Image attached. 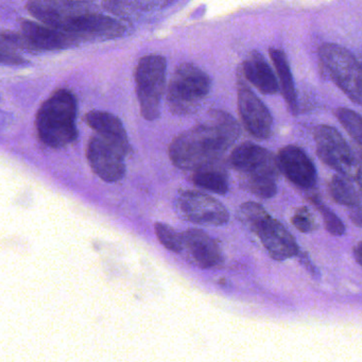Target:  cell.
Instances as JSON below:
<instances>
[{
    "label": "cell",
    "mask_w": 362,
    "mask_h": 362,
    "mask_svg": "<svg viewBox=\"0 0 362 362\" xmlns=\"http://www.w3.org/2000/svg\"><path fill=\"white\" fill-rule=\"evenodd\" d=\"M356 144H357L358 152H359L360 156H361L362 158V141Z\"/></svg>",
    "instance_id": "obj_32"
},
{
    "label": "cell",
    "mask_w": 362,
    "mask_h": 362,
    "mask_svg": "<svg viewBox=\"0 0 362 362\" xmlns=\"http://www.w3.org/2000/svg\"><path fill=\"white\" fill-rule=\"evenodd\" d=\"M313 137L317 156L326 166L347 179H358L362 173L361 164L338 130L322 124L315 129Z\"/></svg>",
    "instance_id": "obj_7"
},
{
    "label": "cell",
    "mask_w": 362,
    "mask_h": 362,
    "mask_svg": "<svg viewBox=\"0 0 362 362\" xmlns=\"http://www.w3.org/2000/svg\"><path fill=\"white\" fill-rule=\"evenodd\" d=\"M356 182H357L358 186H359L360 192H361L362 194V173L361 175L358 177V179L356 180Z\"/></svg>",
    "instance_id": "obj_31"
},
{
    "label": "cell",
    "mask_w": 362,
    "mask_h": 362,
    "mask_svg": "<svg viewBox=\"0 0 362 362\" xmlns=\"http://www.w3.org/2000/svg\"><path fill=\"white\" fill-rule=\"evenodd\" d=\"M211 90V78L200 67L184 63L175 69L168 86L167 103L177 115H187L198 109Z\"/></svg>",
    "instance_id": "obj_4"
},
{
    "label": "cell",
    "mask_w": 362,
    "mask_h": 362,
    "mask_svg": "<svg viewBox=\"0 0 362 362\" xmlns=\"http://www.w3.org/2000/svg\"><path fill=\"white\" fill-rule=\"evenodd\" d=\"M339 122L356 143L362 141V117L353 110L339 107L336 111Z\"/></svg>",
    "instance_id": "obj_24"
},
{
    "label": "cell",
    "mask_w": 362,
    "mask_h": 362,
    "mask_svg": "<svg viewBox=\"0 0 362 362\" xmlns=\"http://www.w3.org/2000/svg\"><path fill=\"white\" fill-rule=\"evenodd\" d=\"M320 58L336 86L358 105H362V65L346 48L337 44L320 47Z\"/></svg>",
    "instance_id": "obj_6"
},
{
    "label": "cell",
    "mask_w": 362,
    "mask_h": 362,
    "mask_svg": "<svg viewBox=\"0 0 362 362\" xmlns=\"http://www.w3.org/2000/svg\"><path fill=\"white\" fill-rule=\"evenodd\" d=\"M291 222L296 230H300V233H305V234L313 232L317 228L313 214L305 206L296 209V213L292 216Z\"/></svg>",
    "instance_id": "obj_26"
},
{
    "label": "cell",
    "mask_w": 362,
    "mask_h": 362,
    "mask_svg": "<svg viewBox=\"0 0 362 362\" xmlns=\"http://www.w3.org/2000/svg\"><path fill=\"white\" fill-rule=\"evenodd\" d=\"M166 59L149 54L139 60L135 71L137 98L141 116L146 120L158 119L166 83Z\"/></svg>",
    "instance_id": "obj_5"
},
{
    "label": "cell",
    "mask_w": 362,
    "mask_h": 362,
    "mask_svg": "<svg viewBox=\"0 0 362 362\" xmlns=\"http://www.w3.org/2000/svg\"><path fill=\"white\" fill-rule=\"evenodd\" d=\"M300 257V264L306 268V270H308V272L310 273L313 276L317 277L319 275L317 273V269L313 266V262L309 259L308 255L306 253H302V252H298V255Z\"/></svg>",
    "instance_id": "obj_29"
},
{
    "label": "cell",
    "mask_w": 362,
    "mask_h": 362,
    "mask_svg": "<svg viewBox=\"0 0 362 362\" xmlns=\"http://www.w3.org/2000/svg\"><path fill=\"white\" fill-rule=\"evenodd\" d=\"M360 63H361V65H362V61H360Z\"/></svg>",
    "instance_id": "obj_33"
},
{
    "label": "cell",
    "mask_w": 362,
    "mask_h": 362,
    "mask_svg": "<svg viewBox=\"0 0 362 362\" xmlns=\"http://www.w3.org/2000/svg\"><path fill=\"white\" fill-rule=\"evenodd\" d=\"M184 257L201 269H214L224 262L223 253L219 243L204 230L190 228L182 233Z\"/></svg>",
    "instance_id": "obj_12"
},
{
    "label": "cell",
    "mask_w": 362,
    "mask_h": 362,
    "mask_svg": "<svg viewBox=\"0 0 362 362\" xmlns=\"http://www.w3.org/2000/svg\"><path fill=\"white\" fill-rule=\"evenodd\" d=\"M240 135L236 120L223 111H211L200 124L175 137L169 147L171 162L196 171L217 164Z\"/></svg>",
    "instance_id": "obj_1"
},
{
    "label": "cell",
    "mask_w": 362,
    "mask_h": 362,
    "mask_svg": "<svg viewBox=\"0 0 362 362\" xmlns=\"http://www.w3.org/2000/svg\"><path fill=\"white\" fill-rule=\"evenodd\" d=\"M126 151L113 141L97 134L88 141L86 156L93 171L103 181L114 183L126 175Z\"/></svg>",
    "instance_id": "obj_9"
},
{
    "label": "cell",
    "mask_w": 362,
    "mask_h": 362,
    "mask_svg": "<svg viewBox=\"0 0 362 362\" xmlns=\"http://www.w3.org/2000/svg\"><path fill=\"white\" fill-rule=\"evenodd\" d=\"M264 249L272 259L284 262L298 255V243L291 233L277 220L271 218L257 233Z\"/></svg>",
    "instance_id": "obj_15"
},
{
    "label": "cell",
    "mask_w": 362,
    "mask_h": 362,
    "mask_svg": "<svg viewBox=\"0 0 362 362\" xmlns=\"http://www.w3.org/2000/svg\"><path fill=\"white\" fill-rule=\"evenodd\" d=\"M23 35L30 45L31 50H62L79 43L76 37L47 25H40L31 21L21 24Z\"/></svg>",
    "instance_id": "obj_16"
},
{
    "label": "cell",
    "mask_w": 362,
    "mask_h": 362,
    "mask_svg": "<svg viewBox=\"0 0 362 362\" xmlns=\"http://www.w3.org/2000/svg\"><path fill=\"white\" fill-rule=\"evenodd\" d=\"M353 255L356 262L362 267V241H359V243L354 247Z\"/></svg>",
    "instance_id": "obj_30"
},
{
    "label": "cell",
    "mask_w": 362,
    "mask_h": 362,
    "mask_svg": "<svg viewBox=\"0 0 362 362\" xmlns=\"http://www.w3.org/2000/svg\"><path fill=\"white\" fill-rule=\"evenodd\" d=\"M27 9L44 25L61 31L76 16L90 10L88 4L77 0H29Z\"/></svg>",
    "instance_id": "obj_11"
},
{
    "label": "cell",
    "mask_w": 362,
    "mask_h": 362,
    "mask_svg": "<svg viewBox=\"0 0 362 362\" xmlns=\"http://www.w3.org/2000/svg\"><path fill=\"white\" fill-rule=\"evenodd\" d=\"M78 41H107L122 37L126 29L117 21L95 12H83L76 16L64 30Z\"/></svg>",
    "instance_id": "obj_10"
},
{
    "label": "cell",
    "mask_w": 362,
    "mask_h": 362,
    "mask_svg": "<svg viewBox=\"0 0 362 362\" xmlns=\"http://www.w3.org/2000/svg\"><path fill=\"white\" fill-rule=\"evenodd\" d=\"M237 217L245 228L255 235L272 218L264 206L256 202L241 204L237 211Z\"/></svg>",
    "instance_id": "obj_22"
},
{
    "label": "cell",
    "mask_w": 362,
    "mask_h": 362,
    "mask_svg": "<svg viewBox=\"0 0 362 362\" xmlns=\"http://www.w3.org/2000/svg\"><path fill=\"white\" fill-rule=\"evenodd\" d=\"M243 74L258 90L267 95L279 92V84L266 59L254 52L243 62Z\"/></svg>",
    "instance_id": "obj_18"
},
{
    "label": "cell",
    "mask_w": 362,
    "mask_h": 362,
    "mask_svg": "<svg viewBox=\"0 0 362 362\" xmlns=\"http://www.w3.org/2000/svg\"><path fill=\"white\" fill-rule=\"evenodd\" d=\"M77 101L71 90H56L40 107L35 119L37 135L44 145L54 149L77 139Z\"/></svg>",
    "instance_id": "obj_3"
},
{
    "label": "cell",
    "mask_w": 362,
    "mask_h": 362,
    "mask_svg": "<svg viewBox=\"0 0 362 362\" xmlns=\"http://www.w3.org/2000/svg\"><path fill=\"white\" fill-rule=\"evenodd\" d=\"M154 232L158 241L162 243L163 247L173 253H181L183 249L182 243V233H177L173 226L163 222H156L154 224Z\"/></svg>",
    "instance_id": "obj_25"
},
{
    "label": "cell",
    "mask_w": 362,
    "mask_h": 362,
    "mask_svg": "<svg viewBox=\"0 0 362 362\" xmlns=\"http://www.w3.org/2000/svg\"><path fill=\"white\" fill-rule=\"evenodd\" d=\"M309 200L315 205V209H317L320 215H321L326 230H327L330 235H332V236H342L345 230H346L342 220H341L329 207L326 206V205L320 200L319 197L315 196V194H311V196L309 197Z\"/></svg>",
    "instance_id": "obj_23"
},
{
    "label": "cell",
    "mask_w": 362,
    "mask_h": 362,
    "mask_svg": "<svg viewBox=\"0 0 362 362\" xmlns=\"http://www.w3.org/2000/svg\"><path fill=\"white\" fill-rule=\"evenodd\" d=\"M84 122L96 131L97 134L117 144L127 153H130L132 148L129 143L126 129L117 116L109 112L92 111L86 114Z\"/></svg>",
    "instance_id": "obj_17"
},
{
    "label": "cell",
    "mask_w": 362,
    "mask_h": 362,
    "mask_svg": "<svg viewBox=\"0 0 362 362\" xmlns=\"http://www.w3.org/2000/svg\"><path fill=\"white\" fill-rule=\"evenodd\" d=\"M1 63L7 65H22L25 64V60L12 49L11 45L1 42Z\"/></svg>",
    "instance_id": "obj_27"
},
{
    "label": "cell",
    "mask_w": 362,
    "mask_h": 362,
    "mask_svg": "<svg viewBox=\"0 0 362 362\" xmlns=\"http://www.w3.org/2000/svg\"><path fill=\"white\" fill-rule=\"evenodd\" d=\"M192 181L198 187L214 194H226L228 192V175L218 163L194 171Z\"/></svg>",
    "instance_id": "obj_20"
},
{
    "label": "cell",
    "mask_w": 362,
    "mask_h": 362,
    "mask_svg": "<svg viewBox=\"0 0 362 362\" xmlns=\"http://www.w3.org/2000/svg\"><path fill=\"white\" fill-rule=\"evenodd\" d=\"M230 164L240 175L241 185L260 199L277 194L279 168L276 158L269 150L253 143H243L233 150Z\"/></svg>",
    "instance_id": "obj_2"
},
{
    "label": "cell",
    "mask_w": 362,
    "mask_h": 362,
    "mask_svg": "<svg viewBox=\"0 0 362 362\" xmlns=\"http://www.w3.org/2000/svg\"><path fill=\"white\" fill-rule=\"evenodd\" d=\"M328 192L334 202L343 206L353 207L361 204L359 194L349 179L343 175H334L328 183Z\"/></svg>",
    "instance_id": "obj_21"
},
{
    "label": "cell",
    "mask_w": 362,
    "mask_h": 362,
    "mask_svg": "<svg viewBox=\"0 0 362 362\" xmlns=\"http://www.w3.org/2000/svg\"><path fill=\"white\" fill-rule=\"evenodd\" d=\"M238 110L243 126L257 139H267L272 133L273 119L262 100L245 84L238 88Z\"/></svg>",
    "instance_id": "obj_14"
},
{
    "label": "cell",
    "mask_w": 362,
    "mask_h": 362,
    "mask_svg": "<svg viewBox=\"0 0 362 362\" xmlns=\"http://www.w3.org/2000/svg\"><path fill=\"white\" fill-rule=\"evenodd\" d=\"M175 209L182 219L198 226H220L230 220L228 209L220 201L198 190L180 192Z\"/></svg>",
    "instance_id": "obj_8"
},
{
    "label": "cell",
    "mask_w": 362,
    "mask_h": 362,
    "mask_svg": "<svg viewBox=\"0 0 362 362\" xmlns=\"http://www.w3.org/2000/svg\"><path fill=\"white\" fill-rule=\"evenodd\" d=\"M349 217L358 228H362V205L349 207Z\"/></svg>",
    "instance_id": "obj_28"
},
{
    "label": "cell",
    "mask_w": 362,
    "mask_h": 362,
    "mask_svg": "<svg viewBox=\"0 0 362 362\" xmlns=\"http://www.w3.org/2000/svg\"><path fill=\"white\" fill-rule=\"evenodd\" d=\"M281 173L300 189L310 190L317 184V169L306 152L296 146L281 148L276 156Z\"/></svg>",
    "instance_id": "obj_13"
},
{
    "label": "cell",
    "mask_w": 362,
    "mask_h": 362,
    "mask_svg": "<svg viewBox=\"0 0 362 362\" xmlns=\"http://www.w3.org/2000/svg\"><path fill=\"white\" fill-rule=\"evenodd\" d=\"M271 60L276 69L279 77V88L283 93L284 99L287 103L288 107L292 114L296 115L298 111V97H296V86L291 69L285 52L279 49H270Z\"/></svg>",
    "instance_id": "obj_19"
}]
</instances>
